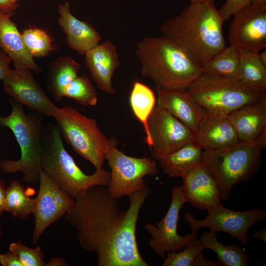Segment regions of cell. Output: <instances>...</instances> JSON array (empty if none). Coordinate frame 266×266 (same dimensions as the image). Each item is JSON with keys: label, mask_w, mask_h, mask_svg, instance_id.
<instances>
[{"label": "cell", "mask_w": 266, "mask_h": 266, "mask_svg": "<svg viewBox=\"0 0 266 266\" xmlns=\"http://www.w3.org/2000/svg\"><path fill=\"white\" fill-rule=\"evenodd\" d=\"M151 192L145 189L130 195L127 210L107 186H95L75 200L64 216L75 231L85 250L95 253L98 266H149L138 250L136 228L139 211Z\"/></svg>", "instance_id": "obj_1"}, {"label": "cell", "mask_w": 266, "mask_h": 266, "mask_svg": "<svg viewBox=\"0 0 266 266\" xmlns=\"http://www.w3.org/2000/svg\"><path fill=\"white\" fill-rule=\"evenodd\" d=\"M224 22L213 1L191 2L178 16L166 21L160 30L202 68L226 46Z\"/></svg>", "instance_id": "obj_2"}, {"label": "cell", "mask_w": 266, "mask_h": 266, "mask_svg": "<svg viewBox=\"0 0 266 266\" xmlns=\"http://www.w3.org/2000/svg\"><path fill=\"white\" fill-rule=\"evenodd\" d=\"M135 53L141 74L157 88L186 89L202 73L184 51L163 35L144 38L137 43Z\"/></svg>", "instance_id": "obj_3"}, {"label": "cell", "mask_w": 266, "mask_h": 266, "mask_svg": "<svg viewBox=\"0 0 266 266\" xmlns=\"http://www.w3.org/2000/svg\"><path fill=\"white\" fill-rule=\"evenodd\" d=\"M12 110L8 116H0V126L13 133L21 150L16 161H0V168L5 173L21 172L25 182L34 184L39 181L41 170V121L36 116L26 114L23 105L10 100Z\"/></svg>", "instance_id": "obj_4"}, {"label": "cell", "mask_w": 266, "mask_h": 266, "mask_svg": "<svg viewBox=\"0 0 266 266\" xmlns=\"http://www.w3.org/2000/svg\"><path fill=\"white\" fill-rule=\"evenodd\" d=\"M41 166L57 186L74 200L92 187L107 186L111 176L110 171L103 167L96 169L91 175L83 172L64 147L58 126L52 129L48 144L43 147Z\"/></svg>", "instance_id": "obj_5"}, {"label": "cell", "mask_w": 266, "mask_h": 266, "mask_svg": "<svg viewBox=\"0 0 266 266\" xmlns=\"http://www.w3.org/2000/svg\"><path fill=\"white\" fill-rule=\"evenodd\" d=\"M263 149L257 142L239 140L220 149L203 151L201 163L214 176L221 200L229 198L234 185L257 173Z\"/></svg>", "instance_id": "obj_6"}, {"label": "cell", "mask_w": 266, "mask_h": 266, "mask_svg": "<svg viewBox=\"0 0 266 266\" xmlns=\"http://www.w3.org/2000/svg\"><path fill=\"white\" fill-rule=\"evenodd\" d=\"M185 90L206 113L219 117H227L245 105L266 98V93L252 90L236 79L203 73Z\"/></svg>", "instance_id": "obj_7"}, {"label": "cell", "mask_w": 266, "mask_h": 266, "mask_svg": "<svg viewBox=\"0 0 266 266\" xmlns=\"http://www.w3.org/2000/svg\"><path fill=\"white\" fill-rule=\"evenodd\" d=\"M53 117L62 137L72 149L91 163L96 169L102 168L109 139L100 130L97 121L68 106L58 108Z\"/></svg>", "instance_id": "obj_8"}, {"label": "cell", "mask_w": 266, "mask_h": 266, "mask_svg": "<svg viewBox=\"0 0 266 266\" xmlns=\"http://www.w3.org/2000/svg\"><path fill=\"white\" fill-rule=\"evenodd\" d=\"M105 159L111 169L107 187L110 194L117 199L145 189L147 186L144 177L155 176L158 172L156 160L127 155L118 148L115 137L109 138Z\"/></svg>", "instance_id": "obj_9"}, {"label": "cell", "mask_w": 266, "mask_h": 266, "mask_svg": "<svg viewBox=\"0 0 266 266\" xmlns=\"http://www.w3.org/2000/svg\"><path fill=\"white\" fill-rule=\"evenodd\" d=\"M145 141L154 159L159 161L182 146L195 142V133L179 120L156 105L147 122Z\"/></svg>", "instance_id": "obj_10"}, {"label": "cell", "mask_w": 266, "mask_h": 266, "mask_svg": "<svg viewBox=\"0 0 266 266\" xmlns=\"http://www.w3.org/2000/svg\"><path fill=\"white\" fill-rule=\"evenodd\" d=\"M171 201L165 216L155 224L144 225V229L151 236L149 245L154 252L163 259L168 252H176L183 249L192 239L197 237V231L181 236L177 232L179 214L187 202L182 186H174L171 190Z\"/></svg>", "instance_id": "obj_11"}, {"label": "cell", "mask_w": 266, "mask_h": 266, "mask_svg": "<svg viewBox=\"0 0 266 266\" xmlns=\"http://www.w3.org/2000/svg\"><path fill=\"white\" fill-rule=\"evenodd\" d=\"M208 215L202 220L196 219L188 212L184 218L190 230L196 232L203 227H207L216 232L221 231L230 234L244 244H247L249 237L248 231L251 226L266 218V211L252 209L237 211L224 207L221 204L208 210Z\"/></svg>", "instance_id": "obj_12"}, {"label": "cell", "mask_w": 266, "mask_h": 266, "mask_svg": "<svg viewBox=\"0 0 266 266\" xmlns=\"http://www.w3.org/2000/svg\"><path fill=\"white\" fill-rule=\"evenodd\" d=\"M39 182V191L34 199L32 213L34 218L32 235L34 243L38 241L50 225L64 216L75 202V200L63 192L42 169Z\"/></svg>", "instance_id": "obj_13"}, {"label": "cell", "mask_w": 266, "mask_h": 266, "mask_svg": "<svg viewBox=\"0 0 266 266\" xmlns=\"http://www.w3.org/2000/svg\"><path fill=\"white\" fill-rule=\"evenodd\" d=\"M228 38L239 51L259 53L266 47V7L249 5L233 16Z\"/></svg>", "instance_id": "obj_14"}, {"label": "cell", "mask_w": 266, "mask_h": 266, "mask_svg": "<svg viewBox=\"0 0 266 266\" xmlns=\"http://www.w3.org/2000/svg\"><path fill=\"white\" fill-rule=\"evenodd\" d=\"M2 88L15 102L45 116L54 117L59 107L47 97L28 69H11Z\"/></svg>", "instance_id": "obj_15"}, {"label": "cell", "mask_w": 266, "mask_h": 266, "mask_svg": "<svg viewBox=\"0 0 266 266\" xmlns=\"http://www.w3.org/2000/svg\"><path fill=\"white\" fill-rule=\"evenodd\" d=\"M182 178V188L186 202L196 208L207 210L221 204L217 181L202 163Z\"/></svg>", "instance_id": "obj_16"}, {"label": "cell", "mask_w": 266, "mask_h": 266, "mask_svg": "<svg viewBox=\"0 0 266 266\" xmlns=\"http://www.w3.org/2000/svg\"><path fill=\"white\" fill-rule=\"evenodd\" d=\"M157 105L175 117L196 133L205 111L185 89L157 88Z\"/></svg>", "instance_id": "obj_17"}, {"label": "cell", "mask_w": 266, "mask_h": 266, "mask_svg": "<svg viewBox=\"0 0 266 266\" xmlns=\"http://www.w3.org/2000/svg\"><path fill=\"white\" fill-rule=\"evenodd\" d=\"M227 118L234 128L239 140L255 142L266 146V98L245 105Z\"/></svg>", "instance_id": "obj_18"}, {"label": "cell", "mask_w": 266, "mask_h": 266, "mask_svg": "<svg viewBox=\"0 0 266 266\" xmlns=\"http://www.w3.org/2000/svg\"><path fill=\"white\" fill-rule=\"evenodd\" d=\"M85 64L98 87L103 92L114 94L112 78L120 65L115 45L106 40L88 51Z\"/></svg>", "instance_id": "obj_19"}, {"label": "cell", "mask_w": 266, "mask_h": 266, "mask_svg": "<svg viewBox=\"0 0 266 266\" xmlns=\"http://www.w3.org/2000/svg\"><path fill=\"white\" fill-rule=\"evenodd\" d=\"M58 22L66 35V43L73 50L81 55L99 44L100 33L90 23L75 17L71 12L69 2L65 1L58 6Z\"/></svg>", "instance_id": "obj_20"}, {"label": "cell", "mask_w": 266, "mask_h": 266, "mask_svg": "<svg viewBox=\"0 0 266 266\" xmlns=\"http://www.w3.org/2000/svg\"><path fill=\"white\" fill-rule=\"evenodd\" d=\"M14 13L0 10V47L12 59L15 69L40 73L41 68L25 47L21 34L11 17Z\"/></svg>", "instance_id": "obj_21"}, {"label": "cell", "mask_w": 266, "mask_h": 266, "mask_svg": "<svg viewBox=\"0 0 266 266\" xmlns=\"http://www.w3.org/2000/svg\"><path fill=\"white\" fill-rule=\"evenodd\" d=\"M195 136V142L205 151L220 149L239 140L234 128L227 117H216L206 113Z\"/></svg>", "instance_id": "obj_22"}, {"label": "cell", "mask_w": 266, "mask_h": 266, "mask_svg": "<svg viewBox=\"0 0 266 266\" xmlns=\"http://www.w3.org/2000/svg\"><path fill=\"white\" fill-rule=\"evenodd\" d=\"M202 149L196 142L188 143L158 161L164 172L172 178L182 177L201 163Z\"/></svg>", "instance_id": "obj_23"}, {"label": "cell", "mask_w": 266, "mask_h": 266, "mask_svg": "<svg viewBox=\"0 0 266 266\" xmlns=\"http://www.w3.org/2000/svg\"><path fill=\"white\" fill-rule=\"evenodd\" d=\"M80 65L70 56L60 57L53 61L49 66L48 88L55 99H63L64 89L78 76Z\"/></svg>", "instance_id": "obj_24"}, {"label": "cell", "mask_w": 266, "mask_h": 266, "mask_svg": "<svg viewBox=\"0 0 266 266\" xmlns=\"http://www.w3.org/2000/svg\"><path fill=\"white\" fill-rule=\"evenodd\" d=\"M239 51L240 62L236 79L252 90L266 93V66L260 61L259 53Z\"/></svg>", "instance_id": "obj_25"}, {"label": "cell", "mask_w": 266, "mask_h": 266, "mask_svg": "<svg viewBox=\"0 0 266 266\" xmlns=\"http://www.w3.org/2000/svg\"><path fill=\"white\" fill-rule=\"evenodd\" d=\"M215 231L210 229L200 238L204 249H210L217 255L221 266H248L249 255L243 248L236 245H225L219 242Z\"/></svg>", "instance_id": "obj_26"}, {"label": "cell", "mask_w": 266, "mask_h": 266, "mask_svg": "<svg viewBox=\"0 0 266 266\" xmlns=\"http://www.w3.org/2000/svg\"><path fill=\"white\" fill-rule=\"evenodd\" d=\"M156 98L153 90L146 84L135 81L130 94L129 103L136 119L142 124L148 136L147 122L156 106Z\"/></svg>", "instance_id": "obj_27"}, {"label": "cell", "mask_w": 266, "mask_h": 266, "mask_svg": "<svg viewBox=\"0 0 266 266\" xmlns=\"http://www.w3.org/2000/svg\"><path fill=\"white\" fill-rule=\"evenodd\" d=\"M239 62V51L230 45L226 46L203 66L202 73L236 79Z\"/></svg>", "instance_id": "obj_28"}, {"label": "cell", "mask_w": 266, "mask_h": 266, "mask_svg": "<svg viewBox=\"0 0 266 266\" xmlns=\"http://www.w3.org/2000/svg\"><path fill=\"white\" fill-rule=\"evenodd\" d=\"M34 199L29 197L18 180L12 181L6 188L4 211L13 217L25 220L33 213Z\"/></svg>", "instance_id": "obj_29"}, {"label": "cell", "mask_w": 266, "mask_h": 266, "mask_svg": "<svg viewBox=\"0 0 266 266\" xmlns=\"http://www.w3.org/2000/svg\"><path fill=\"white\" fill-rule=\"evenodd\" d=\"M62 97L72 99L83 106H95L98 95L91 80L86 75L78 76L62 92Z\"/></svg>", "instance_id": "obj_30"}, {"label": "cell", "mask_w": 266, "mask_h": 266, "mask_svg": "<svg viewBox=\"0 0 266 266\" xmlns=\"http://www.w3.org/2000/svg\"><path fill=\"white\" fill-rule=\"evenodd\" d=\"M24 44L34 57H44L54 50L53 39L46 31L38 28L25 29L21 34Z\"/></svg>", "instance_id": "obj_31"}, {"label": "cell", "mask_w": 266, "mask_h": 266, "mask_svg": "<svg viewBox=\"0 0 266 266\" xmlns=\"http://www.w3.org/2000/svg\"><path fill=\"white\" fill-rule=\"evenodd\" d=\"M203 249L200 240L195 238L181 251L168 252L162 266H194L197 258Z\"/></svg>", "instance_id": "obj_32"}, {"label": "cell", "mask_w": 266, "mask_h": 266, "mask_svg": "<svg viewBox=\"0 0 266 266\" xmlns=\"http://www.w3.org/2000/svg\"><path fill=\"white\" fill-rule=\"evenodd\" d=\"M9 251L19 258L23 266H44V254L39 246L31 248L25 245L20 240L11 243Z\"/></svg>", "instance_id": "obj_33"}, {"label": "cell", "mask_w": 266, "mask_h": 266, "mask_svg": "<svg viewBox=\"0 0 266 266\" xmlns=\"http://www.w3.org/2000/svg\"><path fill=\"white\" fill-rule=\"evenodd\" d=\"M251 0H226L219 10L224 22L250 4Z\"/></svg>", "instance_id": "obj_34"}, {"label": "cell", "mask_w": 266, "mask_h": 266, "mask_svg": "<svg viewBox=\"0 0 266 266\" xmlns=\"http://www.w3.org/2000/svg\"><path fill=\"white\" fill-rule=\"evenodd\" d=\"M0 264L2 266H23L18 256L10 251L0 254Z\"/></svg>", "instance_id": "obj_35"}, {"label": "cell", "mask_w": 266, "mask_h": 266, "mask_svg": "<svg viewBox=\"0 0 266 266\" xmlns=\"http://www.w3.org/2000/svg\"><path fill=\"white\" fill-rule=\"evenodd\" d=\"M12 59L3 50H0V80H3L11 69L9 65Z\"/></svg>", "instance_id": "obj_36"}, {"label": "cell", "mask_w": 266, "mask_h": 266, "mask_svg": "<svg viewBox=\"0 0 266 266\" xmlns=\"http://www.w3.org/2000/svg\"><path fill=\"white\" fill-rule=\"evenodd\" d=\"M20 0H0V10L7 13H14Z\"/></svg>", "instance_id": "obj_37"}, {"label": "cell", "mask_w": 266, "mask_h": 266, "mask_svg": "<svg viewBox=\"0 0 266 266\" xmlns=\"http://www.w3.org/2000/svg\"><path fill=\"white\" fill-rule=\"evenodd\" d=\"M221 266L218 262L212 261L206 259L202 253L197 258L194 266Z\"/></svg>", "instance_id": "obj_38"}, {"label": "cell", "mask_w": 266, "mask_h": 266, "mask_svg": "<svg viewBox=\"0 0 266 266\" xmlns=\"http://www.w3.org/2000/svg\"><path fill=\"white\" fill-rule=\"evenodd\" d=\"M6 188L3 181L0 180V217H1L4 211V201L5 197Z\"/></svg>", "instance_id": "obj_39"}, {"label": "cell", "mask_w": 266, "mask_h": 266, "mask_svg": "<svg viewBox=\"0 0 266 266\" xmlns=\"http://www.w3.org/2000/svg\"><path fill=\"white\" fill-rule=\"evenodd\" d=\"M45 266H68L66 261L62 258H52L47 263Z\"/></svg>", "instance_id": "obj_40"}, {"label": "cell", "mask_w": 266, "mask_h": 266, "mask_svg": "<svg viewBox=\"0 0 266 266\" xmlns=\"http://www.w3.org/2000/svg\"><path fill=\"white\" fill-rule=\"evenodd\" d=\"M253 237L254 238L261 239L266 242V229H263L260 230L259 231L255 232L253 234Z\"/></svg>", "instance_id": "obj_41"}, {"label": "cell", "mask_w": 266, "mask_h": 266, "mask_svg": "<svg viewBox=\"0 0 266 266\" xmlns=\"http://www.w3.org/2000/svg\"><path fill=\"white\" fill-rule=\"evenodd\" d=\"M250 4L257 7H266V0H251Z\"/></svg>", "instance_id": "obj_42"}, {"label": "cell", "mask_w": 266, "mask_h": 266, "mask_svg": "<svg viewBox=\"0 0 266 266\" xmlns=\"http://www.w3.org/2000/svg\"><path fill=\"white\" fill-rule=\"evenodd\" d=\"M259 57L261 62L266 66V49H264L259 53Z\"/></svg>", "instance_id": "obj_43"}, {"label": "cell", "mask_w": 266, "mask_h": 266, "mask_svg": "<svg viewBox=\"0 0 266 266\" xmlns=\"http://www.w3.org/2000/svg\"><path fill=\"white\" fill-rule=\"evenodd\" d=\"M213 1V0H191V2L196 3V2H204L207 1Z\"/></svg>", "instance_id": "obj_44"}, {"label": "cell", "mask_w": 266, "mask_h": 266, "mask_svg": "<svg viewBox=\"0 0 266 266\" xmlns=\"http://www.w3.org/2000/svg\"><path fill=\"white\" fill-rule=\"evenodd\" d=\"M3 230L1 227L0 226V240L2 239V238L3 237Z\"/></svg>", "instance_id": "obj_45"}]
</instances>
